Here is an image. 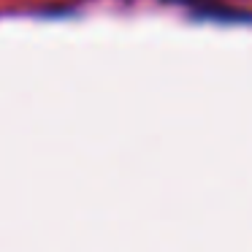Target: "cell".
<instances>
[{"label": "cell", "mask_w": 252, "mask_h": 252, "mask_svg": "<svg viewBox=\"0 0 252 252\" xmlns=\"http://www.w3.org/2000/svg\"><path fill=\"white\" fill-rule=\"evenodd\" d=\"M168 3H182V6H203L209 0H168Z\"/></svg>", "instance_id": "1"}]
</instances>
